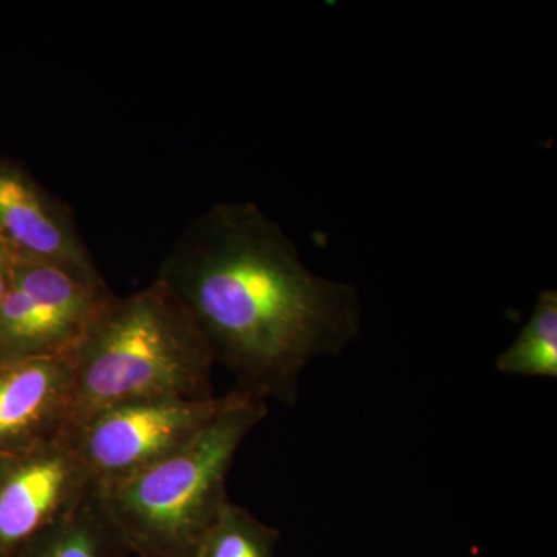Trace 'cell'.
<instances>
[{
  "label": "cell",
  "mask_w": 557,
  "mask_h": 557,
  "mask_svg": "<svg viewBox=\"0 0 557 557\" xmlns=\"http://www.w3.org/2000/svg\"><path fill=\"white\" fill-rule=\"evenodd\" d=\"M14 258L9 247L0 239V306L5 299L13 276Z\"/></svg>",
  "instance_id": "12"
},
{
  "label": "cell",
  "mask_w": 557,
  "mask_h": 557,
  "mask_svg": "<svg viewBox=\"0 0 557 557\" xmlns=\"http://www.w3.org/2000/svg\"><path fill=\"white\" fill-rule=\"evenodd\" d=\"M75 406L69 357L0 364V454L35 448L67 434Z\"/></svg>",
  "instance_id": "8"
},
{
  "label": "cell",
  "mask_w": 557,
  "mask_h": 557,
  "mask_svg": "<svg viewBox=\"0 0 557 557\" xmlns=\"http://www.w3.org/2000/svg\"><path fill=\"white\" fill-rule=\"evenodd\" d=\"M14 557H134L98 487Z\"/></svg>",
  "instance_id": "9"
},
{
  "label": "cell",
  "mask_w": 557,
  "mask_h": 557,
  "mask_svg": "<svg viewBox=\"0 0 557 557\" xmlns=\"http://www.w3.org/2000/svg\"><path fill=\"white\" fill-rule=\"evenodd\" d=\"M95 486L67 434L0 454V557L16 556L69 516Z\"/></svg>",
  "instance_id": "6"
},
{
  "label": "cell",
  "mask_w": 557,
  "mask_h": 557,
  "mask_svg": "<svg viewBox=\"0 0 557 557\" xmlns=\"http://www.w3.org/2000/svg\"><path fill=\"white\" fill-rule=\"evenodd\" d=\"M0 239L14 259L49 263L89 284H106L69 205L9 157H0Z\"/></svg>",
  "instance_id": "7"
},
{
  "label": "cell",
  "mask_w": 557,
  "mask_h": 557,
  "mask_svg": "<svg viewBox=\"0 0 557 557\" xmlns=\"http://www.w3.org/2000/svg\"><path fill=\"white\" fill-rule=\"evenodd\" d=\"M237 391L208 398H149L98 410L67 435L97 486L112 485L182 448L228 408Z\"/></svg>",
  "instance_id": "4"
},
{
  "label": "cell",
  "mask_w": 557,
  "mask_h": 557,
  "mask_svg": "<svg viewBox=\"0 0 557 557\" xmlns=\"http://www.w3.org/2000/svg\"><path fill=\"white\" fill-rule=\"evenodd\" d=\"M497 372L530 379H557V292L539 293L533 313L496 359Z\"/></svg>",
  "instance_id": "10"
},
{
  "label": "cell",
  "mask_w": 557,
  "mask_h": 557,
  "mask_svg": "<svg viewBox=\"0 0 557 557\" xmlns=\"http://www.w3.org/2000/svg\"><path fill=\"white\" fill-rule=\"evenodd\" d=\"M70 359L75 372L72 426L123 403L214 395L211 348L159 277L126 298L116 296Z\"/></svg>",
  "instance_id": "2"
},
{
  "label": "cell",
  "mask_w": 557,
  "mask_h": 557,
  "mask_svg": "<svg viewBox=\"0 0 557 557\" xmlns=\"http://www.w3.org/2000/svg\"><path fill=\"white\" fill-rule=\"evenodd\" d=\"M185 306L237 391L295 406L310 362L361 332L357 288L318 276L258 205L226 201L190 222L159 276Z\"/></svg>",
  "instance_id": "1"
},
{
  "label": "cell",
  "mask_w": 557,
  "mask_h": 557,
  "mask_svg": "<svg viewBox=\"0 0 557 557\" xmlns=\"http://www.w3.org/2000/svg\"><path fill=\"white\" fill-rule=\"evenodd\" d=\"M267 413V401L237 391L228 408L182 448L131 478L97 486L134 557H193L230 502L226 482L237 450Z\"/></svg>",
  "instance_id": "3"
},
{
  "label": "cell",
  "mask_w": 557,
  "mask_h": 557,
  "mask_svg": "<svg viewBox=\"0 0 557 557\" xmlns=\"http://www.w3.org/2000/svg\"><path fill=\"white\" fill-rule=\"evenodd\" d=\"M115 298L108 284H89L49 263L14 259L0 306V364L70 358Z\"/></svg>",
  "instance_id": "5"
},
{
  "label": "cell",
  "mask_w": 557,
  "mask_h": 557,
  "mask_svg": "<svg viewBox=\"0 0 557 557\" xmlns=\"http://www.w3.org/2000/svg\"><path fill=\"white\" fill-rule=\"evenodd\" d=\"M281 531L247 508L226 502L207 528L193 557H277Z\"/></svg>",
  "instance_id": "11"
}]
</instances>
